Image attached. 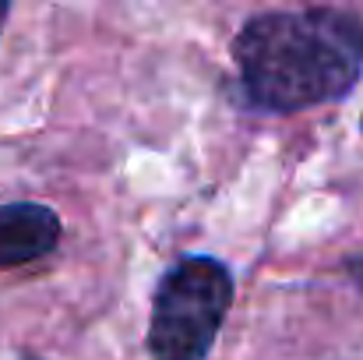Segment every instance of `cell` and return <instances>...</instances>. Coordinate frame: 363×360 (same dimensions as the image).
<instances>
[{"label": "cell", "mask_w": 363, "mask_h": 360, "mask_svg": "<svg viewBox=\"0 0 363 360\" xmlns=\"http://www.w3.org/2000/svg\"><path fill=\"white\" fill-rule=\"evenodd\" d=\"M7 11H11V0H0V28H4V21H7Z\"/></svg>", "instance_id": "4"}, {"label": "cell", "mask_w": 363, "mask_h": 360, "mask_svg": "<svg viewBox=\"0 0 363 360\" xmlns=\"http://www.w3.org/2000/svg\"><path fill=\"white\" fill-rule=\"evenodd\" d=\"M233 304L230 268L216 258H180L159 283L148 322L155 360H205Z\"/></svg>", "instance_id": "2"}, {"label": "cell", "mask_w": 363, "mask_h": 360, "mask_svg": "<svg viewBox=\"0 0 363 360\" xmlns=\"http://www.w3.org/2000/svg\"><path fill=\"white\" fill-rule=\"evenodd\" d=\"M233 53L250 103L272 114H293L342 99L357 85L363 25L332 7L272 11L243 25Z\"/></svg>", "instance_id": "1"}, {"label": "cell", "mask_w": 363, "mask_h": 360, "mask_svg": "<svg viewBox=\"0 0 363 360\" xmlns=\"http://www.w3.org/2000/svg\"><path fill=\"white\" fill-rule=\"evenodd\" d=\"M60 240V219L35 202L0 205V268H14L50 254Z\"/></svg>", "instance_id": "3"}]
</instances>
